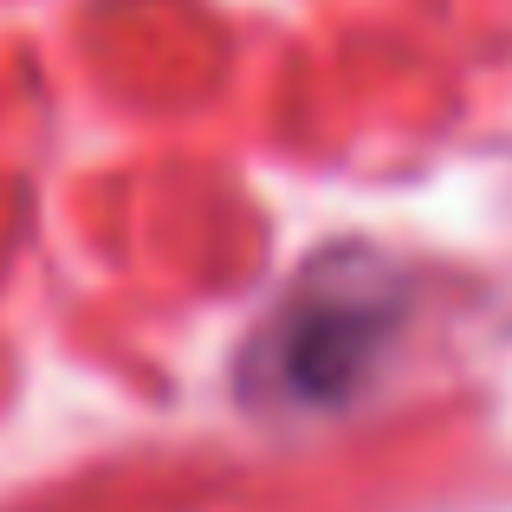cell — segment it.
Here are the masks:
<instances>
[{
  "mask_svg": "<svg viewBox=\"0 0 512 512\" xmlns=\"http://www.w3.org/2000/svg\"><path fill=\"white\" fill-rule=\"evenodd\" d=\"M402 325V279L370 253H331L266 331V383L292 402H350Z\"/></svg>",
  "mask_w": 512,
  "mask_h": 512,
  "instance_id": "1",
  "label": "cell"
}]
</instances>
